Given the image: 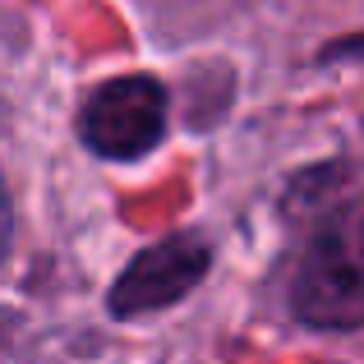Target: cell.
I'll use <instances>...</instances> for the list:
<instances>
[{
    "label": "cell",
    "instance_id": "6da1fadb",
    "mask_svg": "<svg viewBox=\"0 0 364 364\" xmlns=\"http://www.w3.org/2000/svg\"><path fill=\"white\" fill-rule=\"evenodd\" d=\"M291 304L314 328H364V194L314 226L291 282Z\"/></svg>",
    "mask_w": 364,
    "mask_h": 364
},
{
    "label": "cell",
    "instance_id": "7a4b0ae2",
    "mask_svg": "<svg viewBox=\"0 0 364 364\" xmlns=\"http://www.w3.org/2000/svg\"><path fill=\"white\" fill-rule=\"evenodd\" d=\"M83 143L102 157H143L166 134V88L148 74H124L102 83L83 107Z\"/></svg>",
    "mask_w": 364,
    "mask_h": 364
},
{
    "label": "cell",
    "instance_id": "3957f363",
    "mask_svg": "<svg viewBox=\"0 0 364 364\" xmlns=\"http://www.w3.org/2000/svg\"><path fill=\"white\" fill-rule=\"evenodd\" d=\"M208 263H213V249L198 240V235H171V240L143 249L120 272V282L111 286V309L120 318L166 309V304H176L180 295H189L203 282Z\"/></svg>",
    "mask_w": 364,
    "mask_h": 364
},
{
    "label": "cell",
    "instance_id": "277c9868",
    "mask_svg": "<svg viewBox=\"0 0 364 364\" xmlns=\"http://www.w3.org/2000/svg\"><path fill=\"white\" fill-rule=\"evenodd\" d=\"M9 235H14V213H9V194H5V180H0V258L9 249Z\"/></svg>",
    "mask_w": 364,
    "mask_h": 364
}]
</instances>
